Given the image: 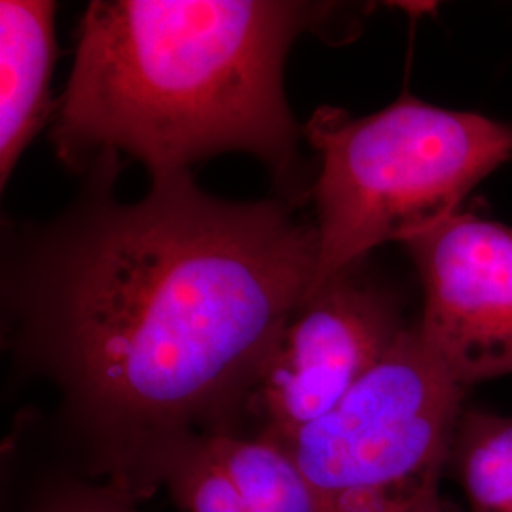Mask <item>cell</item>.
<instances>
[{
  "mask_svg": "<svg viewBox=\"0 0 512 512\" xmlns=\"http://www.w3.org/2000/svg\"><path fill=\"white\" fill-rule=\"evenodd\" d=\"M116 175L105 154L61 217L19 234L2 300L8 346L57 389L82 473L137 501L190 442L236 435L310 296L319 234L294 203L224 202L188 171L120 203Z\"/></svg>",
  "mask_w": 512,
  "mask_h": 512,
  "instance_id": "obj_1",
  "label": "cell"
},
{
  "mask_svg": "<svg viewBox=\"0 0 512 512\" xmlns=\"http://www.w3.org/2000/svg\"><path fill=\"white\" fill-rule=\"evenodd\" d=\"M332 4L279 0H93L52 141L78 171L120 150L152 179L249 152L291 181L300 128L283 92L296 37Z\"/></svg>",
  "mask_w": 512,
  "mask_h": 512,
  "instance_id": "obj_2",
  "label": "cell"
},
{
  "mask_svg": "<svg viewBox=\"0 0 512 512\" xmlns=\"http://www.w3.org/2000/svg\"><path fill=\"white\" fill-rule=\"evenodd\" d=\"M304 135L321 156L311 188L319 262L310 296L374 247L408 243L458 215L476 184L512 158V126L408 92L361 118L321 107Z\"/></svg>",
  "mask_w": 512,
  "mask_h": 512,
  "instance_id": "obj_3",
  "label": "cell"
},
{
  "mask_svg": "<svg viewBox=\"0 0 512 512\" xmlns=\"http://www.w3.org/2000/svg\"><path fill=\"white\" fill-rule=\"evenodd\" d=\"M465 391L406 329L325 416L262 439L291 456L332 512H442L440 473Z\"/></svg>",
  "mask_w": 512,
  "mask_h": 512,
  "instance_id": "obj_4",
  "label": "cell"
},
{
  "mask_svg": "<svg viewBox=\"0 0 512 512\" xmlns=\"http://www.w3.org/2000/svg\"><path fill=\"white\" fill-rule=\"evenodd\" d=\"M330 277L294 311L256 385L260 437L296 431L340 403L406 327L391 294L359 272Z\"/></svg>",
  "mask_w": 512,
  "mask_h": 512,
  "instance_id": "obj_5",
  "label": "cell"
},
{
  "mask_svg": "<svg viewBox=\"0 0 512 512\" xmlns=\"http://www.w3.org/2000/svg\"><path fill=\"white\" fill-rule=\"evenodd\" d=\"M425 291L423 346L463 387L512 374V228L458 213L404 243Z\"/></svg>",
  "mask_w": 512,
  "mask_h": 512,
  "instance_id": "obj_6",
  "label": "cell"
},
{
  "mask_svg": "<svg viewBox=\"0 0 512 512\" xmlns=\"http://www.w3.org/2000/svg\"><path fill=\"white\" fill-rule=\"evenodd\" d=\"M55 4L0 2V183L10 179L55 105L50 80L57 57Z\"/></svg>",
  "mask_w": 512,
  "mask_h": 512,
  "instance_id": "obj_7",
  "label": "cell"
},
{
  "mask_svg": "<svg viewBox=\"0 0 512 512\" xmlns=\"http://www.w3.org/2000/svg\"><path fill=\"white\" fill-rule=\"evenodd\" d=\"M209 446L238 486L247 512H332L327 497L272 440L209 437Z\"/></svg>",
  "mask_w": 512,
  "mask_h": 512,
  "instance_id": "obj_8",
  "label": "cell"
},
{
  "mask_svg": "<svg viewBox=\"0 0 512 512\" xmlns=\"http://www.w3.org/2000/svg\"><path fill=\"white\" fill-rule=\"evenodd\" d=\"M450 463L471 512H512V418L463 410Z\"/></svg>",
  "mask_w": 512,
  "mask_h": 512,
  "instance_id": "obj_9",
  "label": "cell"
},
{
  "mask_svg": "<svg viewBox=\"0 0 512 512\" xmlns=\"http://www.w3.org/2000/svg\"><path fill=\"white\" fill-rule=\"evenodd\" d=\"M164 486L183 512H247L238 486L215 458L209 439L190 442L173 459Z\"/></svg>",
  "mask_w": 512,
  "mask_h": 512,
  "instance_id": "obj_10",
  "label": "cell"
},
{
  "mask_svg": "<svg viewBox=\"0 0 512 512\" xmlns=\"http://www.w3.org/2000/svg\"><path fill=\"white\" fill-rule=\"evenodd\" d=\"M31 512H139L135 501L97 480H59L38 495Z\"/></svg>",
  "mask_w": 512,
  "mask_h": 512,
  "instance_id": "obj_11",
  "label": "cell"
}]
</instances>
